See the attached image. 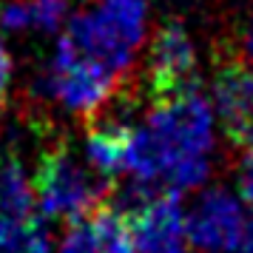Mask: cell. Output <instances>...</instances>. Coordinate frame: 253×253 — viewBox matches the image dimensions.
Returning a JSON list of instances; mask_svg holds the SVG:
<instances>
[{
	"instance_id": "1",
	"label": "cell",
	"mask_w": 253,
	"mask_h": 253,
	"mask_svg": "<svg viewBox=\"0 0 253 253\" xmlns=\"http://www.w3.org/2000/svg\"><path fill=\"white\" fill-rule=\"evenodd\" d=\"M213 145L211 108L196 91L154 103L142 128H134L126 154V171L145 185L196 188L205 182L208 151Z\"/></svg>"
},
{
	"instance_id": "2",
	"label": "cell",
	"mask_w": 253,
	"mask_h": 253,
	"mask_svg": "<svg viewBox=\"0 0 253 253\" xmlns=\"http://www.w3.org/2000/svg\"><path fill=\"white\" fill-rule=\"evenodd\" d=\"M108 188L83 171L80 162L66 148H48L35 173V196L40 213L48 219H77L91 216L100 205H105Z\"/></svg>"
},
{
	"instance_id": "3",
	"label": "cell",
	"mask_w": 253,
	"mask_h": 253,
	"mask_svg": "<svg viewBox=\"0 0 253 253\" xmlns=\"http://www.w3.org/2000/svg\"><path fill=\"white\" fill-rule=\"evenodd\" d=\"M148 94L154 103L176 100L196 91V54L182 23L168 20L151 43L148 54Z\"/></svg>"
},
{
	"instance_id": "4",
	"label": "cell",
	"mask_w": 253,
	"mask_h": 253,
	"mask_svg": "<svg viewBox=\"0 0 253 253\" xmlns=\"http://www.w3.org/2000/svg\"><path fill=\"white\" fill-rule=\"evenodd\" d=\"M114 77L108 69L97 66L91 60L77 57L66 37L57 43V57L51 69V94L69 111L83 117H94L103 103L114 94Z\"/></svg>"
},
{
	"instance_id": "5",
	"label": "cell",
	"mask_w": 253,
	"mask_h": 253,
	"mask_svg": "<svg viewBox=\"0 0 253 253\" xmlns=\"http://www.w3.org/2000/svg\"><path fill=\"white\" fill-rule=\"evenodd\" d=\"M245 228L242 202L233 194L213 188L199 196V202L185 216V233L194 248L205 253L233 251Z\"/></svg>"
},
{
	"instance_id": "6",
	"label": "cell",
	"mask_w": 253,
	"mask_h": 253,
	"mask_svg": "<svg viewBox=\"0 0 253 253\" xmlns=\"http://www.w3.org/2000/svg\"><path fill=\"white\" fill-rule=\"evenodd\" d=\"M134 230L137 253H182L185 251V211L176 188L165 194H154L142 205L128 213Z\"/></svg>"
},
{
	"instance_id": "7",
	"label": "cell",
	"mask_w": 253,
	"mask_h": 253,
	"mask_svg": "<svg viewBox=\"0 0 253 253\" xmlns=\"http://www.w3.org/2000/svg\"><path fill=\"white\" fill-rule=\"evenodd\" d=\"M213 100L225 134L233 145H253V71L242 63H228L216 71Z\"/></svg>"
},
{
	"instance_id": "8",
	"label": "cell",
	"mask_w": 253,
	"mask_h": 253,
	"mask_svg": "<svg viewBox=\"0 0 253 253\" xmlns=\"http://www.w3.org/2000/svg\"><path fill=\"white\" fill-rule=\"evenodd\" d=\"M134 128L128 126H117L108 120L94 117L91 131H88V162H91L103 176H114V173L126 171V154H128V142H131Z\"/></svg>"
},
{
	"instance_id": "9",
	"label": "cell",
	"mask_w": 253,
	"mask_h": 253,
	"mask_svg": "<svg viewBox=\"0 0 253 253\" xmlns=\"http://www.w3.org/2000/svg\"><path fill=\"white\" fill-rule=\"evenodd\" d=\"M37 196L17 160H6L0 165V213L9 219L35 216Z\"/></svg>"
},
{
	"instance_id": "10",
	"label": "cell",
	"mask_w": 253,
	"mask_h": 253,
	"mask_svg": "<svg viewBox=\"0 0 253 253\" xmlns=\"http://www.w3.org/2000/svg\"><path fill=\"white\" fill-rule=\"evenodd\" d=\"M94 9L126 46L137 51V46L142 43V32H145L148 0H97Z\"/></svg>"
},
{
	"instance_id": "11",
	"label": "cell",
	"mask_w": 253,
	"mask_h": 253,
	"mask_svg": "<svg viewBox=\"0 0 253 253\" xmlns=\"http://www.w3.org/2000/svg\"><path fill=\"white\" fill-rule=\"evenodd\" d=\"M57 253H103L100 251L97 230H94V225H91V216L71 222V228L66 230V239L60 242Z\"/></svg>"
},
{
	"instance_id": "12",
	"label": "cell",
	"mask_w": 253,
	"mask_h": 253,
	"mask_svg": "<svg viewBox=\"0 0 253 253\" xmlns=\"http://www.w3.org/2000/svg\"><path fill=\"white\" fill-rule=\"evenodd\" d=\"M12 253H51V242H48V230L43 225V219L29 216L23 222V230H20V239L14 245Z\"/></svg>"
},
{
	"instance_id": "13",
	"label": "cell",
	"mask_w": 253,
	"mask_h": 253,
	"mask_svg": "<svg viewBox=\"0 0 253 253\" xmlns=\"http://www.w3.org/2000/svg\"><path fill=\"white\" fill-rule=\"evenodd\" d=\"M32 26L40 32H54L66 17V0H26Z\"/></svg>"
},
{
	"instance_id": "14",
	"label": "cell",
	"mask_w": 253,
	"mask_h": 253,
	"mask_svg": "<svg viewBox=\"0 0 253 253\" xmlns=\"http://www.w3.org/2000/svg\"><path fill=\"white\" fill-rule=\"evenodd\" d=\"M236 188H239L242 202L253 208V145H251V148H245V154H242V160H239Z\"/></svg>"
},
{
	"instance_id": "15",
	"label": "cell",
	"mask_w": 253,
	"mask_h": 253,
	"mask_svg": "<svg viewBox=\"0 0 253 253\" xmlns=\"http://www.w3.org/2000/svg\"><path fill=\"white\" fill-rule=\"evenodd\" d=\"M26 219H9L0 213V253H12L17 239H20V230H23Z\"/></svg>"
},
{
	"instance_id": "16",
	"label": "cell",
	"mask_w": 253,
	"mask_h": 253,
	"mask_svg": "<svg viewBox=\"0 0 253 253\" xmlns=\"http://www.w3.org/2000/svg\"><path fill=\"white\" fill-rule=\"evenodd\" d=\"M9 80H12V57L0 40V105L6 103V91H9Z\"/></svg>"
},
{
	"instance_id": "17",
	"label": "cell",
	"mask_w": 253,
	"mask_h": 253,
	"mask_svg": "<svg viewBox=\"0 0 253 253\" xmlns=\"http://www.w3.org/2000/svg\"><path fill=\"white\" fill-rule=\"evenodd\" d=\"M233 253H253V219H251V222H245L242 236H239V242H236Z\"/></svg>"
},
{
	"instance_id": "18",
	"label": "cell",
	"mask_w": 253,
	"mask_h": 253,
	"mask_svg": "<svg viewBox=\"0 0 253 253\" xmlns=\"http://www.w3.org/2000/svg\"><path fill=\"white\" fill-rule=\"evenodd\" d=\"M248 57L253 60V17H251V32H248Z\"/></svg>"
}]
</instances>
